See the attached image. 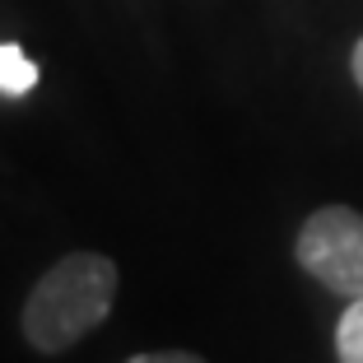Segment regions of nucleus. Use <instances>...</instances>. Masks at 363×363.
<instances>
[{
	"label": "nucleus",
	"mask_w": 363,
	"mask_h": 363,
	"mask_svg": "<svg viewBox=\"0 0 363 363\" xmlns=\"http://www.w3.org/2000/svg\"><path fill=\"white\" fill-rule=\"evenodd\" d=\"M335 354H340V363H363V298L345 308L340 326H335Z\"/></svg>",
	"instance_id": "4"
},
{
	"label": "nucleus",
	"mask_w": 363,
	"mask_h": 363,
	"mask_svg": "<svg viewBox=\"0 0 363 363\" xmlns=\"http://www.w3.org/2000/svg\"><path fill=\"white\" fill-rule=\"evenodd\" d=\"M294 257L326 294L363 298V214L350 205H321L298 228Z\"/></svg>",
	"instance_id": "2"
},
{
	"label": "nucleus",
	"mask_w": 363,
	"mask_h": 363,
	"mask_svg": "<svg viewBox=\"0 0 363 363\" xmlns=\"http://www.w3.org/2000/svg\"><path fill=\"white\" fill-rule=\"evenodd\" d=\"M126 363H205L201 354H186V350H163V354H135Z\"/></svg>",
	"instance_id": "5"
},
{
	"label": "nucleus",
	"mask_w": 363,
	"mask_h": 363,
	"mask_svg": "<svg viewBox=\"0 0 363 363\" xmlns=\"http://www.w3.org/2000/svg\"><path fill=\"white\" fill-rule=\"evenodd\" d=\"M117 303V266L103 252H70L33 284L23 303V335L33 350L61 354L103 326Z\"/></svg>",
	"instance_id": "1"
},
{
	"label": "nucleus",
	"mask_w": 363,
	"mask_h": 363,
	"mask_svg": "<svg viewBox=\"0 0 363 363\" xmlns=\"http://www.w3.org/2000/svg\"><path fill=\"white\" fill-rule=\"evenodd\" d=\"M354 84L363 89V38L354 43Z\"/></svg>",
	"instance_id": "6"
},
{
	"label": "nucleus",
	"mask_w": 363,
	"mask_h": 363,
	"mask_svg": "<svg viewBox=\"0 0 363 363\" xmlns=\"http://www.w3.org/2000/svg\"><path fill=\"white\" fill-rule=\"evenodd\" d=\"M33 84H38V65L23 56V47L5 43L0 47V94L19 98V94H28Z\"/></svg>",
	"instance_id": "3"
}]
</instances>
